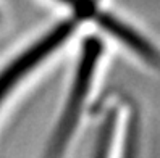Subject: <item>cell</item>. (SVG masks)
<instances>
[{
	"instance_id": "6da1fadb",
	"label": "cell",
	"mask_w": 160,
	"mask_h": 158,
	"mask_svg": "<svg viewBox=\"0 0 160 158\" xmlns=\"http://www.w3.org/2000/svg\"><path fill=\"white\" fill-rule=\"evenodd\" d=\"M100 52H102V44L97 37H89V39L84 41L78 69L76 74H74V81L68 95V102L57 124L55 134L50 141V147H49V152H47L49 155H60L73 136V131L78 124V119L84 105V100H86V95L91 89L92 76H94V71H96Z\"/></svg>"
},
{
	"instance_id": "3957f363",
	"label": "cell",
	"mask_w": 160,
	"mask_h": 158,
	"mask_svg": "<svg viewBox=\"0 0 160 158\" xmlns=\"http://www.w3.org/2000/svg\"><path fill=\"white\" fill-rule=\"evenodd\" d=\"M94 15L97 16V21L103 29L108 31L110 34L117 36L121 42L126 44L128 47L133 49L134 52H138L142 58H146L149 61H154V63H157L160 60V55L155 52V49L147 41H144L138 32H134L129 26L123 24L121 21H118L117 18L105 15V13H96L94 12Z\"/></svg>"
},
{
	"instance_id": "5b68a950",
	"label": "cell",
	"mask_w": 160,
	"mask_h": 158,
	"mask_svg": "<svg viewBox=\"0 0 160 158\" xmlns=\"http://www.w3.org/2000/svg\"><path fill=\"white\" fill-rule=\"evenodd\" d=\"M62 2L68 3L71 7L76 8V12L79 13V16H84V15H94V7H91L88 2H84V0H62Z\"/></svg>"
},
{
	"instance_id": "7a4b0ae2",
	"label": "cell",
	"mask_w": 160,
	"mask_h": 158,
	"mask_svg": "<svg viewBox=\"0 0 160 158\" xmlns=\"http://www.w3.org/2000/svg\"><path fill=\"white\" fill-rule=\"evenodd\" d=\"M76 24H78L76 20H67L58 23L50 32L41 37L34 45H31L26 52H23L20 57L15 58L0 73V103L24 74H28L36 65H39L47 55H50L58 45H62L68 39Z\"/></svg>"
},
{
	"instance_id": "277c9868",
	"label": "cell",
	"mask_w": 160,
	"mask_h": 158,
	"mask_svg": "<svg viewBox=\"0 0 160 158\" xmlns=\"http://www.w3.org/2000/svg\"><path fill=\"white\" fill-rule=\"evenodd\" d=\"M115 121H117V113L112 111V113H108L105 123H103V126H102V131H100V134L97 137L96 152H94V155H97V156L107 155V147L110 145L112 136H113V131H115Z\"/></svg>"
}]
</instances>
